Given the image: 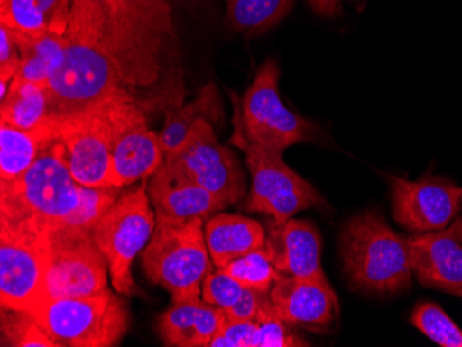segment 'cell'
<instances>
[{"instance_id":"6da1fadb","label":"cell","mask_w":462,"mask_h":347,"mask_svg":"<svg viewBox=\"0 0 462 347\" xmlns=\"http://www.w3.org/2000/svg\"><path fill=\"white\" fill-rule=\"evenodd\" d=\"M69 22L95 38L122 89L147 113L181 107L175 25L166 0H71Z\"/></svg>"},{"instance_id":"7a4b0ae2","label":"cell","mask_w":462,"mask_h":347,"mask_svg":"<svg viewBox=\"0 0 462 347\" xmlns=\"http://www.w3.org/2000/svg\"><path fill=\"white\" fill-rule=\"evenodd\" d=\"M78 204L79 183L54 140L24 175L0 185V226L49 233L61 226Z\"/></svg>"},{"instance_id":"3957f363","label":"cell","mask_w":462,"mask_h":347,"mask_svg":"<svg viewBox=\"0 0 462 347\" xmlns=\"http://www.w3.org/2000/svg\"><path fill=\"white\" fill-rule=\"evenodd\" d=\"M341 243L345 273L356 288L391 295L411 284L409 243L375 212L350 219L342 230Z\"/></svg>"},{"instance_id":"277c9868","label":"cell","mask_w":462,"mask_h":347,"mask_svg":"<svg viewBox=\"0 0 462 347\" xmlns=\"http://www.w3.org/2000/svg\"><path fill=\"white\" fill-rule=\"evenodd\" d=\"M155 216L154 233L142 255L145 276L170 292L172 302L199 297L215 268L205 241V220Z\"/></svg>"},{"instance_id":"5b68a950","label":"cell","mask_w":462,"mask_h":347,"mask_svg":"<svg viewBox=\"0 0 462 347\" xmlns=\"http://www.w3.org/2000/svg\"><path fill=\"white\" fill-rule=\"evenodd\" d=\"M56 347H113L131 325L128 306L111 289L46 300L31 313Z\"/></svg>"},{"instance_id":"8992f818","label":"cell","mask_w":462,"mask_h":347,"mask_svg":"<svg viewBox=\"0 0 462 347\" xmlns=\"http://www.w3.org/2000/svg\"><path fill=\"white\" fill-rule=\"evenodd\" d=\"M46 87L54 116L79 113L116 93H126L95 38L74 23L67 28L62 64Z\"/></svg>"},{"instance_id":"52a82bcc","label":"cell","mask_w":462,"mask_h":347,"mask_svg":"<svg viewBox=\"0 0 462 347\" xmlns=\"http://www.w3.org/2000/svg\"><path fill=\"white\" fill-rule=\"evenodd\" d=\"M155 223L157 216L144 178L136 190L122 194L93 229V240L107 259L111 282L119 295L131 297L136 291L132 264L147 247Z\"/></svg>"},{"instance_id":"ba28073f","label":"cell","mask_w":462,"mask_h":347,"mask_svg":"<svg viewBox=\"0 0 462 347\" xmlns=\"http://www.w3.org/2000/svg\"><path fill=\"white\" fill-rule=\"evenodd\" d=\"M279 80V66L274 59H267L241 100L240 126L249 142L284 154L298 142L316 139L319 129L313 122L285 107Z\"/></svg>"},{"instance_id":"9c48e42d","label":"cell","mask_w":462,"mask_h":347,"mask_svg":"<svg viewBox=\"0 0 462 347\" xmlns=\"http://www.w3.org/2000/svg\"><path fill=\"white\" fill-rule=\"evenodd\" d=\"M163 167L219 196L228 206L244 198L245 172L237 155L220 144L214 125L199 119L180 146L163 155Z\"/></svg>"},{"instance_id":"30bf717a","label":"cell","mask_w":462,"mask_h":347,"mask_svg":"<svg viewBox=\"0 0 462 347\" xmlns=\"http://www.w3.org/2000/svg\"><path fill=\"white\" fill-rule=\"evenodd\" d=\"M246 168L252 178L244 209L269 215L282 224L298 212L326 205V199L302 176L291 169L282 154L270 151L241 136Z\"/></svg>"},{"instance_id":"8fae6325","label":"cell","mask_w":462,"mask_h":347,"mask_svg":"<svg viewBox=\"0 0 462 347\" xmlns=\"http://www.w3.org/2000/svg\"><path fill=\"white\" fill-rule=\"evenodd\" d=\"M49 233L0 226V303L33 313L48 300Z\"/></svg>"},{"instance_id":"7c38bea8","label":"cell","mask_w":462,"mask_h":347,"mask_svg":"<svg viewBox=\"0 0 462 347\" xmlns=\"http://www.w3.org/2000/svg\"><path fill=\"white\" fill-rule=\"evenodd\" d=\"M111 123V185L126 187L157 172L163 160L160 134L150 129L147 111L128 93L106 98Z\"/></svg>"},{"instance_id":"4fadbf2b","label":"cell","mask_w":462,"mask_h":347,"mask_svg":"<svg viewBox=\"0 0 462 347\" xmlns=\"http://www.w3.org/2000/svg\"><path fill=\"white\" fill-rule=\"evenodd\" d=\"M53 129L54 140L64 149L69 170L79 185L113 187V133L106 100L79 113L53 116Z\"/></svg>"},{"instance_id":"5bb4252c","label":"cell","mask_w":462,"mask_h":347,"mask_svg":"<svg viewBox=\"0 0 462 347\" xmlns=\"http://www.w3.org/2000/svg\"><path fill=\"white\" fill-rule=\"evenodd\" d=\"M108 263L92 232L57 227L49 232L48 300L87 297L107 288Z\"/></svg>"},{"instance_id":"9a60e30c","label":"cell","mask_w":462,"mask_h":347,"mask_svg":"<svg viewBox=\"0 0 462 347\" xmlns=\"http://www.w3.org/2000/svg\"><path fill=\"white\" fill-rule=\"evenodd\" d=\"M393 217L417 233L443 230L461 208L462 188L445 178L425 176L421 180L389 178Z\"/></svg>"},{"instance_id":"2e32d148","label":"cell","mask_w":462,"mask_h":347,"mask_svg":"<svg viewBox=\"0 0 462 347\" xmlns=\"http://www.w3.org/2000/svg\"><path fill=\"white\" fill-rule=\"evenodd\" d=\"M269 297L277 315L288 325L327 333L338 323V297L327 279L282 276Z\"/></svg>"},{"instance_id":"e0dca14e","label":"cell","mask_w":462,"mask_h":347,"mask_svg":"<svg viewBox=\"0 0 462 347\" xmlns=\"http://www.w3.org/2000/svg\"><path fill=\"white\" fill-rule=\"evenodd\" d=\"M412 274L424 287L462 297V243L450 229L407 238Z\"/></svg>"},{"instance_id":"ac0fdd59","label":"cell","mask_w":462,"mask_h":347,"mask_svg":"<svg viewBox=\"0 0 462 347\" xmlns=\"http://www.w3.org/2000/svg\"><path fill=\"white\" fill-rule=\"evenodd\" d=\"M274 268L287 277L327 279L321 266L320 233L310 222L272 223L264 243Z\"/></svg>"},{"instance_id":"d6986e66","label":"cell","mask_w":462,"mask_h":347,"mask_svg":"<svg viewBox=\"0 0 462 347\" xmlns=\"http://www.w3.org/2000/svg\"><path fill=\"white\" fill-rule=\"evenodd\" d=\"M226 323L225 310L190 297L172 302L158 318L157 331L165 346L209 347Z\"/></svg>"},{"instance_id":"ffe728a7","label":"cell","mask_w":462,"mask_h":347,"mask_svg":"<svg viewBox=\"0 0 462 347\" xmlns=\"http://www.w3.org/2000/svg\"><path fill=\"white\" fill-rule=\"evenodd\" d=\"M149 196L155 215L172 219L201 217L207 222L228 206L219 196L196 185L194 181L173 175L162 163L152 175Z\"/></svg>"},{"instance_id":"44dd1931","label":"cell","mask_w":462,"mask_h":347,"mask_svg":"<svg viewBox=\"0 0 462 347\" xmlns=\"http://www.w3.org/2000/svg\"><path fill=\"white\" fill-rule=\"evenodd\" d=\"M205 241L217 269L254 252L266 243L261 223L241 215L217 214L205 222Z\"/></svg>"},{"instance_id":"7402d4cb","label":"cell","mask_w":462,"mask_h":347,"mask_svg":"<svg viewBox=\"0 0 462 347\" xmlns=\"http://www.w3.org/2000/svg\"><path fill=\"white\" fill-rule=\"evenodd\" d=\"M69 13L71 0H9L0 9V24L25 38L48 32L66 35Z\"/></svg>"},{"instance_id":"603a6c76","label":"cell","mask_w":462,"mask_h":347,"mask_svg":"<svg viewBox=\"0 0 462 347\" xmlns=\"http://www.w3.org/2000/svg\"><path fill=\"white\" fill-rule=\"evenodd\" d=\"M54 142L53 118L35 131H23L0 123V185L24 175L42 150Z\"/></svg>"},{"instance_id":"cb8c5ba5","label":"cell","mask_w":462,"mask_h":347,"mask_svg":"<svg viewBox=\"0 0 462 347\" xmlns=\"http://www.w3.org/2000/svg\"><path fill=\"white\" fill-rule=\"evenodd\" d=\"M0 101V122L23 131H35L54 116L46 85L14 78L6 97Z\"/></svg>"},{"instance_id":"d4e9b609","label":"cell","mask_w":462,"mask_h":347,"mask_svg":"<svg viewBox=\"0 0 462 347\" xmlns=\"http://www.w3.org/2000/svg\"><path fill=\"white\" fill-rule=\"evenodd\" d=\"M205 118L212 125L223 118L222 100L214 84L202 87L190 105L165 111V125L160 133L163 155L180 146L199 119Z\"/></svg>"},{"instance_id":"484cf974","label":"cell","mask_w":462,"mask_h":347,"mask_svg":"<svg viewBox=\"0 0 462 347\" xmlns=\"http://www.w3.org/2000/svg\"><path fill=\"white\" fill-rule=\"evenodd\" d=\"M15 35V33H14ZM21 63L15 79L46 85L60 68L66 54V35L48 32L35 38L18 36Z\"/></svg>"},{"instance_id":"4316f807","label":"cell","mask_w":462,"mask_h":347,"mask_svg":"<svg viewBox=\"0 0 462 347\" xmlns=\"http://www.w3.org/2000/svg\"><path fill=\"white\" fill-rule=\"evenodd\" d=\"M227 22L241 35L255 36L279 24L293 0H226Z\"/></svg>"},{"instance_id":"83f0119b","label":"cell","mask_w":462,"mask_h":347,"mask_svg":"<svg viewBox=\"0 0 462 347\" xmlns=\"http://www.w3.org/2000/svg\"><path fill=\"white\" fill-rule=\"evenodd\" d=\"M223 270L235 277L245 288L256 289L263 294H269L273 285L282 277L274 268L266 247L236 259Z\"/></svg>"},{"instance_id":"f1b7e54d","label":"cell","mask_w":462,"mask_h":347,"mask_svg":"<svg viewBox=\"0 0 462 347\" xmlns=\"http://www.w3.org/2000/svg\"><path fill=\"white\" fill-rule=\"evenodd\" d=\"M119 196V187H88L79 185V204L60 227L93 232L98 220L116 204Z\"/></svg>"},{"instance_id":"f546056e","label":"cell","mask_w":462,"mask_h":347,"mask_svg":"<svg viewBox=\"0 0 462 347\" xmlns=\"http://www.w3.org/2000/svg\"><path fill=\"white\" fill-rule=\"evenodd\" d=\"M412 325L442 347H462V330L435 303H421L412 312Z\"/></svg>"},{"instance_id":"4dcf8cb0","label":"cell","mask_w":462,"mask_h":347,"mask_svg":"<svg viewBox=\"0 0 462 347\" xmlns=\"http://www.w3.org/2000/svg\"><path fill=\"white\" fill-rule=\"evenodd\" d=\"M2 344L13 347H56L31 313L4 307Z\"/></svg>"},{"instance_id":"1f68e13d","label":"cell","mask_w":462,"mask_h":347,"mask_svg":"<svg viewBox=\"0 0 462 347\" xmlns=\"http://www.w3.org/2000/svg\"><path fill=\"white\" fill-rule=\"evenodd\" d=\"M255 320L258 323L256 347L306 346V342L293 335L290 325L277 315L269 295L264 297Z\"/></svg>"},{"instance_id":"d6a6232c","label":"cell","mask_w":462,"mask_h":347,"mask_svg":"<svg viewBox=\"0 0 462 347\" xmlns=\"http://www.w3.org/2000/svg\"><path fill=\"white\" fill-rule=\"evenodd\" d=\"M245 287L241 285L235 277H231L223 269H217L208 274L202 284V299L209 305L217 306L220 309L227 310L235 305Z\"/></svg>"},{"instance_id":"836d02e7","label":"cell","mask_w":462,"mask_h":347,"mask_svg":"<svg viewBox=\"0 0 462 347\" xmlns=\"http://www.w3.org/2000/svg\"><path fill=\"white\" fill-rule=\"evenodd\" d=\"M258 323L254 320H228L209 347H256Z\"/></svg>"},{"instance_id":"e575fe53","label":"cell","mask_w":462,"mask_h":347,"mask_svg":"<svg viewBox=\"0 0 462 347\" xmlns=\"http://www.w3.org/2000/svg\"><path fill=\"white\" fill-rule=\"evenodd\" d=\"M21 63V51L14 32L6 25L0 24V80L14 79Z\"/></svg>"},{"instance_id":"d590c367","label":"cell","mask_w":462,"mask_h":347,"mask_svg":"<svg viewBox=\"0 0 462 347\" xmlns=\"http://www.w3.org/2000/svg\"><path fill=\"white\" fill-rule=\"evenodd\" d=\"M267 295L269 294H263V292L256 291V289L245 288L240 299L231 307H228L227 310H225L226 315H227L228 320H254Z\"/></svg>"},{"instance_id":"8d00e7d4","label":"cell","mask_w":462,"mask_h":347,"mask_svg":"<svg viewBox=\"0 0 462 347\" xmlns=\"http://www.w3.org/2000/svg\"><path fill=\"white\" fill-rule=\"evenodd\" d=\"M309 4L321 15H334L341 7V0H309Z\"/></svg>"},{"instance_id":"74e56055","label":"cell","mask_w":462,"mask_h":347,"mask_svg":"<svg viewBox=\"0 0 462 347\" xmlns=\"http://www.w3.org/2000/svg\"><path fill=\"white\" fill-rule=\"evenodd\" d=\"M450 232L451 234L462 243V219H457L456 222L451 224Z\"/></svg>"},{"instance_id":"f35d334b","label":"cell","mask_w":462,"mask_h":347,"mask_svg":"<svg viewBox=\"0 0 462 347\" xmlns=\"http://www.w3.org/2000/svg\"><path fill=\"white\" fill-rule=\"evenodd\" d=\"M7 4H9V0H0V9H4V7H6Z\"/></svg>"}]
</instances>
